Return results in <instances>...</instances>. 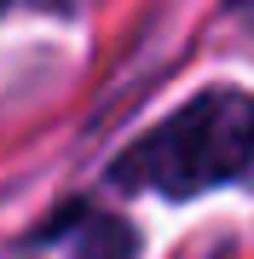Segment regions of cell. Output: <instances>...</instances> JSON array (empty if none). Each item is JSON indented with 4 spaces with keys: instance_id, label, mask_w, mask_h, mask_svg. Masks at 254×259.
Wrapping results in <instances>:
<instances>
[{
    "instance_id": "3957f363",
    "label": "cell",
    "mask_w": 254,
    "mask_h": 259,
    "mask_svg": "<svg viewBox=\"0 0 254 259\" xmlns=\"http://www.w3.org/2000/svg\"><path fill=\"white\" fill-rule=\"evenodd\" d=\"M226 6H231V12H237L243 23H254V0H226Z\"/></svg>"
},
{
    "instance_id": "6da1fadb",
    "label": "cell",
    "mask_w": 254,
    "mask_h": 259,
    "mask_svg": "<svg viewBox=\"0 0 254 259\" xmlns=\"http://www.w3.org/2000/svg\"><path fill=\"white\" fill-rule=\"evenodd\" d=\"M254 161V98L248 93H202L156 133L122 150L116 185L156 190V196H197L226 179H243Z\"/></svg>"
},
{
    "instance_id": "277c9868",
    "label": "cell",
    "mask_w": 254,
    "mask_h": 259,
    "mask_svg": "<svg viewBox=\"0 0 254 259\" xmlns=\"http://www.w3.org/2000/svg\"><path fill=\"white\" fill-rule=\"evenodd\" d=\"M0 6H6V0H0Z\"/></svg>"
},
{
    "instance_id": "7a4b0ae2",
    "label": "cell",
    "mask_w": 254,
    "mask_h": 259,
    "mask_svg": "<svg viewBox=\"0 0 254 259\" xmlns=\"http://www.w3.org/2000/svg\"><path fill=\"white\" fill-rule=\"evenodd\" d=\"M76 259H139V236L116 213H87L76 231Z\"/></svg>"
}]
</instances>
